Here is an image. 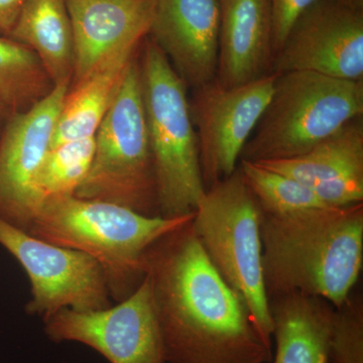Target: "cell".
Masks as SVG:
<instances>
[{
    "mask_svg": "<svg viewBox=\"0 0 363 363\" xmlns=\"http://www.w3.org/2000/svg\"><path fill=\"white\" fill-rule=\"evenodd\" d=\"M55 343L84 344L111 363H167L147 277L133 295L104 309H62L44 320Z\"/></svg>",
    "mask_w": 363,
    "mask_h": 363,
    "instance_id": "9c48e42d",
    "label": "cell"
},
{
    "mask_svg": "<svg viewBox=\"0 0 363 363\" xmlns=\"http://www.w3.org/2000/svg\"><path fill=\"white\" fill-rule=\"evenodd\" d=\"M140 65L160 215L193 213L206 187L188 85L149 37L140 47Z\"/></svg>",
    "mask_w": 363,
    "mask_h": 363,
    "instance_id": "277c9868",
    "label": "cell"
},
{
    "mask_svg": "<svg viewBox=\"0 0 363 363\" xmlns=\"http://www.w3.org/2000/svg\"><path fill=\"white\" fill-rule=\"evenodd\" d=\"M260 234L269 298L300 293L336 308L357 285L363 264V203L286 216L262 212Z\"/></svg>",
    "mask_w": 363,
    "mask_h": 363,
    "instance_id": "7a4b0ae2",
    "label": "cell"
},
{
    "mask_svg": "<svg viewBox=\"0 0 363 363\" xmlns=\"http://www.w3.org/2000/svg\"><path fill=\"white\" fill-rule=\"evenodd\" d=\"M362 116L363 80L307 71L278 74L271 100L240 161L300 156Z\"/></svg>",
    "mask_w": 363,
    "mask_h": 363,
    "instance_id": "5b68a950",
    "label": "cell"
},
{
    "mask_svg": "<svg viewBox=\"0 0 363 363\" xmlns=\"http://www.w3.org/2000/svg\"><path fill=\"white\" fill-rule=\"evenodd\" d=\"M74 38L71 84L149 35L154 0H65ZM70 84V85H71Z\"/></svg>",
    "mask_w": 363,
    "mask_h": 363,
    "instance_id": "9a60e30c",
    "label": "cell"
},
{
    "mask_svg": "<svg viewBox=\"0 0 363 363\" xmlns=\"http://www.w3.org/2000/svg\"><path fill=\"white\" fill-rule=\"evenodd\" d=\"M255 162L295 179L326 206L363 203V116L305 154Z\"/></svg>",
    "mask_w": 363,
    "mask_h": 363,
    "instance_id": "5bb4252c",
    "label": "cell"
},
{
    "mask_svg": "<svg viewBox=\"0 0 363 363\" xmlns=\"http://www.w3.org/2000/svg\"><path fill=\"white\" fill-rule=\"evenodd\" d=\"M272 363H330L329 337L334 306L328 301L300 293L269 298Z\"/></svg>",
    "mask_w": 363,
    "mask_h": 363,
    "instance_id": "e0dca14e",
    "label": "cell"
},
{
    "mask_svg": "<svg viewBox=\"0 0 363 363\" xmlns=\"http://www.w3.org/2000/svg\"><path fill=\"white\" fill-rule=\"evenodd\" d=\"M140 47L116 52L70 85L55 126L51 147L95 135Z\"/></svg>",
    "mask_w": 363,
    "mask_h": 363,
    "instance_id": "ac0fdd59",
    "label": "cell"
},
{
    "mask_svg": "<svg viewBox=\"0 0 363 363\" xmlns=\"http://www.w3.org/2000/svg\"><path fill=\"white\" fill-rule=\"evenodd\" d=\"M28 0H0V35L9 37Z\"/></svg>",
    "mask_w": 363,
    "mask_h": 363,
    "instance_id": "d4e9b609",
    "label": "cell"
},
{
    "mask_svg": "<svg viewBox=\"0 0 363 363\" xmlns=\"http://www.w3.org/2000/svg\"><path fill=\"white\" fill-rule=\"evenodd\" d=\"M94 152L95 135L51 147L38 179L40 201L48 198L75 195L88 175Z\"/></svg>",
    "mask_w": 363,
    "mask_h": 363,
    "instance_id": "7402d4cb",
    "label": "cell"
},
{
    "mask_svg": "<svg viewBox=\"0 0 363 363\" xmlns=\"http://www.w3.org/2000/svg\"><path fill=\"white\" fill-rule=\"evenodd\" d=\"M70 83L23 113L13 114L0 140V218L28 231L40 206L38 179Z\"/></svg>",
    "mask_w": 363,
    "mask_h": 363,
    "instance_id": "7c38bea8",
    "label": "cell"
},
{
    "mask_svg": "<svg viewBox=\"0 0 363 363\" xmlns=\"http://www.w3.org/2000/svg\"><path fill=\"white\" fill-rule=\"evenodd\" d=\"M292 71L363 80V11L336 0L308 7L272 60V73Z\"/></svg>",
    "mask_w": 363,
    "mask_h": 363,
    "instance_id": "8fae6325",
    "label": "cell"
},
{
    "mask_svg": "<svg viewBox=\"0 0 363 363\" xmlns=\"http://www.w3.org/2000/svg\"><path fill=\"white\" fill-rule=\"evenodd\" d=\"M55 84L30 48L0 35V101L23 113L51 94Z\"/></svg>",
    "mask_w": 363,
    "mask_h": 363,
    "instance_id": "ffe728a7",
    "label": "cell"
},
{
    "mask_svg": "<svg viewBox=\"0 0 363 363\" xmlns=\"http://www.w3.org/2000/svg\"><path fill=\"white\" fill-rule=\"evenodd\" d=\"M240 167L264 214L286 216L328 207L311 190L291 177L255 162L240 161Z\"/></svg>",
    "mask_w": 363,
    "mask_h": 363,
    "instance_id": "44dd1931",
    "label": "cell"
},
{
    "mask_svg": "<svg viewBox=\"0 0 363 363\" xmlns=\"http://www.w3.org/2000/svg\"><path fill=\"white\" fill-rule=\"evenodd\" d=\"M218 65L215 80L235 87L272 73V20L269 0H217Z\"/></svg>",
    "mask_w": 363,
    "mask_h": 363,
    "instance_id": "2e32d148",
    "label": "cell"
},
{
    "mask_svg": "<svg viewBox=\"0 0 363 363\" xmlns=\"http://www.w3.org/2000/svg\"><path fill=\"white\" fill-rule=\"evenodd\" d=\"M192 221L162 236L143 257L166 362H271L272 346L208 259Z\"/></svg>",
    "mask_w": 363,
    "mask_h": 363,
    "instance_id": "6da1fadb",
    "label": "cell"
},
{
    "mask_svg": "<svg viewBox=\"0 0 363 363\" xmlns=\"http://www.w3.org/2000/svg\"><path fill=\"white\" fill-rule=\"evenodd\" d=\"M13 112L9 111L6 105L0 101V140H1V136L4 135L7 123H9V119L13 116Z\"/></svg>",
    "mask_w": 363,
    "mask_h": 363,
    "instance_id": "484cf974",
    "label": "cell"
},
{
    "mask_svg": "<svg viewBox=\"0 0 363 363\" xmlns=\"http://www.w3.org/2000/svg\"><path fill=\"white\" fill-rule=\"evenodd\" d=\"M330 363H363V297L351 292L334 308L329 337Z\"/></svg>",
    "mask_w": 363,
    "mask_h": 363,
    "instance_id": "603a6c76",
    "label": "cell"
},
{
    "mask_svg": "<svg viewBox=\"0 0 363 363\" xmlns=\"http://www.w3.org/2000/svg\"><path fill=\"white\" fill-rule=\"evenodd\" d=\"M9 37L35 52L55 86L71 84L74 38L65 0H28Z\"/></svg>",
    "mask_w": 363,
    "mask_h": 363,
    "instance_id": "d6986e66",
    "label": "cell"
},
{
    "mask_svg": "<svg viewBox=\"0 0 363 363\" xmlns=\"http://www.w3.org/2000/svg\"><path fill=\"white\" fill-rule=\"evenodd\" d=\"M74 196L161 216L143 106L140 52L95 133L92 164Z\"/></svg>",
    "mask_w": 363,
    "mask_h": 363,
    "instance_id": "52a82bcc",
    "label": "cell"
},
{
    "mask_svg": "<svg viewBox=\"0 0 363 363\" xmlns=\"http://www.w3.org/2000/svg\"><path fill=\"white\" fill-rule=\"evenodd\" d=\"M147 37L193 89L212 82L218 65L217 0H154Z\"/></svg>",
    "mask_w": 363,
    "mask_h": 363,
    "instance_id": "4fadbf2b",
    "label": "cell"
},
{
    "mask_svg": "<svg viewBox=\"0 0 363 363\" xmlns=\"http://www.w3.org/2000/svg\"><path fill=\"white\" fill-rule=\"evenodd\" d=\"M262 210L240 164L206 189L192 226L208 259L247 304L260 335L272 346V318L262 267Z\"/></svg>",
    "mask_w": 363,
    "mask_h": 363,
    "instance_id": "8992f818",
    "label": "cell"
},
{
    "mask_svg": "<svg viewBox=\"0 0 363 363\" xmlns=\"http://www.w3.org/2000/svg\"><path fill=\"white\" fill-rule=\"evenodd\" d=\"M193 218L194 212L147 216L112 203L60 196L42 202L28 233L96 260L111 300L118 303L143 283V257L150 245Z\"/></svg>",
    "mask_w": 363,
    "mask_h": 363,
    "instance_id": "3957f363",
    "label": "cell"
},
{
    "mask_svg": "<svg viewBox=\"0 0 363 363\" xmlns=\"http://www.w3.org/2000/svg\"><path fill=\"white\" fill-rule=\"evenodd\" d=\"M316 0H269L272 20V50L281 49L295 21Z\"/></svg>",
    "mask_w": 363,
    "mask_h": 363,
    "instance_id": "cb8c5ba5",
    "label": "cell"
},
{
    "mask_svg": "<svg viewBox=\"0 0 363 363\" xmlns=\"http://www.w3.org/2000/svg\"><path fill=\"white\" fill-rule=\"evenodd\" d=\"M336 1L350 9L363 11V0H336Z\"/></svg>",
    "mask_w": 363,
    "mask_h": 363,
    "instance_id": "4316f807",
    "label": "cell"
},
{
    "mask_svg": "<svg viewBox=\"0 0 363 363\" xmlns=\"http://www.w3.org/2000/svg\"><path fill=\"white\" fill-rule=\"evenodd\" d=\"M277 77L278 74L269 73L235 87L213 80L194 89L189 102L206 189L238 169L243 147L271 100Z\"/></svg>",
    "mask_w": 363,
    "mask_h": 363,
    "instance_id": "30bf717a",
    "label": "cell"
},
{
    "mask_svg": "<svg viewBox=\"0 0 363 363\" xmlns=\"http://www.w3.org/2000/svg\"><path fill=\"white\" fill-rule=\"evenodd\" d=\"M0 245L30 279L28 315L44 321L62 309L92 311L113 305L101 267L86 253L52 245L1 218Z\"/></svg>",
    "mask_w": 363,
    "mask_h": 363,
    "instance_id": "ba28073f",
    "label": "cell"
}]
</instances>
